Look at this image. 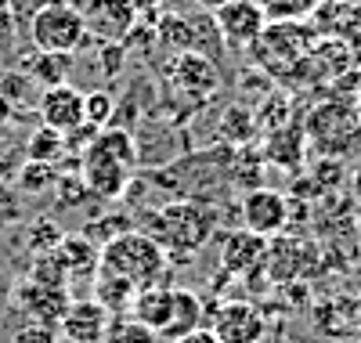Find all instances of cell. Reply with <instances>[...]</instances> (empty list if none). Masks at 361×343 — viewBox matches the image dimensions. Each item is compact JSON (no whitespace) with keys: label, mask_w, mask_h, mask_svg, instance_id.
Masks as SVG:
<instances>
[{"label":"cell","mask_w":361,"mask_h":343,"mask_svg":"<svg viewBox=\"0 0 361 343\" xmlns=\"http://www.w3.org/2000/svg\"><path fill=\"white\" fill-rule=\"evenodd\" d=\"M134 286L127 278H116V275H94V300L109 311V315H119V311H130V300H134Z\"/></svg>","instance_id":"obj_19"},{"label":"cell","mask_w":361,"mask_h":343,"mask_svg":"<svg viewBox=\"0 0 361 343\" xmlns=\"http://www.w3.org/2000/svg\"><path fill=\"white\" fill-rule=\"evenodd\" d=\"M354 231H357V242H361V217H357V221H354Z\"/></svg>","instance_id":"obj_33"},{"label":"cell","mask_w":361,"mask_h":343,"mask_svg":"<svg viewBox=\"0 0 361 343\" xmlns=\"http://www.w3.org/2000/svg\"><path fill=\"white\" fill-rule=\"evenodd\" d=\"M238 213H243V228L260 235V239H275L289 228V195L275 192V188H250L238 203Z\"/></svg>","instance_id":"obj_4"},{"label":"cell","mask_w":361,"mask_h":343,"mask_svg":"<svg viewBox=\"0 0 361 343\" xmlns=\"http://www.w3.org/2000/svg\"><path fill=\"white\" fill-rule=\"evenodd\" d=\"M98 271L127 278L134 289L148 286H166V249L152 242L145 231H123L98 246Z\"/></svg>","instance_id":"obj_1"},{"label":"cell","mask_w":361,"mask_h":343,"mask_svg":"<svg viewBox=\"0 0 361 343\" xmlns=\"http://www.w3.org/2000/svg\"><path fill=\"white\" fill-rule=\"evenodd\" d=\"M22 300H25V307L33 311V315H37L44 325H51V322H62L66 307H69L66 289H54V286H44V282H25Z\"/></svg>","instance_id":"obj_16"},{"label":"cell","mask_w":361,"mask_h":343,"mask_svg":"<svg viewBox=\"0 0 361 343\" xmlns=\"http://www.w3.org/2000/svg\"><path fill=\"white\" fill-rule=\"evenodd\" d=\"M105 339H112V343H156L159 336H156L152 329L137 325V322H119L116 329L109 325V336H105Z\"/></svg>","instance_id":"obj_25"},{"label":"cell","mask_w":361,"mask_h":343,"mask_svg":"<svg viewBox=\"0 0 361 343\" xmlns=\"http://www.w3.org/2000/svg\"><path fill=\"white\" fill-rule=\"evenodd\" d=\"M137 221L148 224L145 235L159 242L163 249H199L214 231V213L199 206L195 199H180V203H166L163 210L137 213Z\"/></svg>","instance_id":"obj_2"},{"label":"cell","mask_w":361,"mask_h":343,"mask_svg":"<svg viewBox=\"0 0 361 343\" xmlns=\"http://www.w3.org/2000/svg\"><path fill=\"white\" fill-rule=\"evenodd\" d=\"M195 329H202V300L192 289H173V315H170V325L159 336L173 343V339L188 336Z\"/></svg>","instance_id":"obj_15"},{"label":"cell","mask_w":361,"mask_h":343,"mask_svg":"<svg viewBox=\"0 0 361 343\" xmlns=\"http://www.w3.org/2000/svg\"><path fill=\"white\" fill-rule=\"evenodd\" d=\"M350 192H354V199L361 203V167L354 170V177H350Z\"/></svg>","instance_id":"obj_30"},{"label":"cell","mask_w":361,"mask_h":343,"mask_svg":"<svg viewBox=\"0 0 361 343\" xmlns=\"http://www.w3.org/2000/svg\"><path fill=\"white\" fill-rule=\"evenodd\" d=\"M170 315H173V289H170V286L137 289L134 300H130V322L152 329L156 336L170 325Z\"/></svg>","instance_id":"obj_13"},{"label":"cell","mask_w":361,"mask_h":343,"mask_svg":"<svg viewBox=\"0 0 361 343\" xmlns=\"http://www.w3.org/2000/svg\"><path fill=\"white\" fill-rule=\"evenodd\" d=\"M29 40L44 54H69L73 58L90 40V33H87L83 11H76L66 0H51L47 8H40L29 18Z\"/></svg>","instance_id":"obj_3"},{"label":"cell","mask_w":361,"mask_h":343,"mask_svg":"<svg viewBox=\"0 0 361 343\" xmlns=\"http://www.w3.org/2000/svg\"><path fill=\"white\" fill-rule=\"evenodd\" d=\"M311 264H318V249L307 242V239H293V235H275L267 239V257H264V267H267V278L279 286H293L296 278H304L311 271Z\"/></svg>","instance_id":"obj_5"},{"label":"cell","mask_w":361,"mask_h":343,"mask_svg":"<svg viewBox=\"0 0 361 343\" xmlns=\"http://www.w3.org/2000/svg\"><path fill=\"white\" fill-rule=\"evenodd\" d=\"M354 318H357V325H361V296L354 300Z\"/></svg>","instance_id":"obj_32"},{"label":"cell","mask_w":361,"mask_h":343,"mask_svg":"<svg viewBox=\"0 0 361 343\" xmlns=\"http://www.w3.org/2000/svg\"><path fill=\"white\" fill-rule=\"evenodd\" d=\"M66 343H69V339H66Z\"/></svg>","instance_id":"obj_35"},{"label":"cell","mask_w":361,"mask_h":343,"mask_svg":"<svg viewBox=\"0 0 361 343\" xmlns=\"http://www.w3.org/2000/svg\"><path fill=\"white\" fill-rule=\"evenodd\" d=\"M54 181H58V174H54L51 163H33V160H29L25 170H22V188L25 192H47Z\"/></svg>","instance_id":"obj_24"},{"label":"cell","mask_w":361,"mask_h":343,"mask_svg":"<svg viewBox=\"0 0 361 343\" xmlns=\"http://www.w3.org/2000/svg\"><path fill=\"white\" fill-rule=\"evenodd\" d=\"M116 116V102L109 90H90V95H83V123H90L94 131H105L109 123Z\"/></svg>","instance_id":"obj_23"},{"label":"cell","mask_w":361,"mask_h":343,"mask_svg":"<svg viewBox=\"0 0 361 343\" xmlns=\"http://www.w3.org/2000/svg\"><path fill=\"white\" fill-rule=\"evenodd\" d=\"M357 343H361V325H357Z\"/></svg>","instance_id":"obj_34"},{"label":"cell","mask_w":361,"mask_h":343,"mask_svg":"<svg viewBox=\"0 0 361 343\" xmlns=\"http://www.w3.org/2000/svg\"><path fill=\"white\" fill-rule=\"evenodd\" d=\"M69 148H66V134H58V131H51V127H40L33 138H29V145H25V160H33V163H58L66 155Z\"/></svg>","instance_id":"obj_21"},{"label":"cell","mask_w":361,"mask_h":343,"mask_svg":"<svg viewBox=\"0 0 361 343\" xmlns=\"http://www.w3.org/2000/svg\"><path fill=\"white\" fill-rule=\"evenodd\" d=\"M267 22H304L318 11L322 0H257Z\"/></svg>","instance_id":"obj_22"},{"label":"cell","mask_w":361,"mask_h":343,"mask_svg":"<svg viewBox=\"0 0 361 343\" xmlns=\"http://www.w3.org/2000/svg\"><path fill=\"white\" fill-rule=\"evenodd\" d=\"M15 343H54V339H51V329L47 325H37V329H22L15 336Z\"/></svg>","instance_id":"obj_28"},{"label":"cell","mask_w":361,"mask_h":343,"mask_svg":"<svg viewBox=\"0 0 361 343\" xmlns=\"http://www.w3.org/2000/svg\"><path fill=\"white\" fill-rule=\"evenodd\" d=\"M87 152H98V155H109V160H119V163H127V167H137V145H134L130 131H123V127L98 131L94 138H90Z\"/></svg>","instance_id":"obj_17"},{"label":"cell","mask_w":361,"mask_h":343,"mask_svg":"<svg viewBox=\"0 0 361 343\" xmlns=\"http://www.w3.org/2000/svg\"><path fill=\"white\" fill-rule=\"evenodd\" d=\"M83 22H87L90 37L119 40L134 25V0H90L83 11Z\"/></svg>","instance_id":"obj_11"},{"label":"cell","mask_w":361,"mask_h":343,"mask_svg":"<svg viewBox=\"0 0 361 343\" xmlns=\"http://www.w3.org/2000/svg\"><path fill=\"white\" fill-rule=\"evenodd\" d=\"M195 4H199V8H206V11H221V8L228 4V0H195Z\"/></svg>","instance_id":"obj_31"},{"label":"cell","mask_w":361,"mask_h":343,"mask_svg":"<svg viewBox=\"0 0 361 343\" xmlns=\"http://www.w3.org/2000/svg\"><path fill=\"white\" fill-rule=\"evenodd\" d=\"M264 155H267V163H275V167H282V170H296L300 163H304V134H300L296 127H293V131L279 127L275 134L267 138Z\"/></svg>","instance_id":"obj_18"},{"label":"cell","mask_w":361,"mask_h":343,"mask_svg":"<svg viewBox=\"0 0 361 343\" xmlns=\"http://www.w3.org/2000/svg\"><path fill=\"white\" fill-rule=\"evenodd\" d=\"M40 119L44 127L58 131V134H69L83 123V95L73 87V83H54V87H44L40 95Z\"/></svg>","instance_id":"obj_10"},{"label":"cell","mask_w":361,"mask_h":343,"mask_svg":"<svg viewBox=\"0 0 361 343\" xmlns=\"http://www.w3.org/2000/svg\"><path fill=\"white\" fill-rule=\"evenodd\" d=\"M83 188L87 192H94L98 199H119L127 192V184H130V170L127 163H119V160H109V155H98V152H87L83 148Z\"/></svg>","instance_id":"obj_9"},{"label":"cell","mask_w":361,"mask_h":343,"mask_svg":"<svg viewBox=\"0 0 361 343\" xmlns=\"http://www.w3.org/2000/svg\"><path fill=\"white\" fill-rule=\"evenodd\" d=\"M214 15H217V33L231 47H253L260 40V33L267 29V18H264L257 0H228Z\"/></svg>","instance_id":"obj_7"},{"label":"cell","mask_w":361,"mask_h":343,"mask_svg":"<svg viewBox=\"0 0 361 343\" xmlns=\"http://www.w3.org/2000/svg\"><path fill=\"white\" fill-rule=\"evenodd\" d=\"M173 83L188 95H209L217 87V69L214 61L195 54V51H185L177 61H173Z\"/></svg>","instance_id":"obj_14"},{"label":"cell","mask_w":361,"mask_h":343,"mask_svg":"<svg viewBox=\"0 0 361 343\" xmlns=\"http://www.w3.org/2000/svg\"><path fill=\"white\" fill-rule=\"evenodd\" d=\"M173 343H217V336H214V329H209V325H202V329L180 336V339H173Z\"/></svg>","instance_id":"obj_29"},{"label":"cell","mask_w":361,"mask_h":343,"mask_svg":"<svg viewBox=\"0 0 361 343\" xmlns=\"http://www.w3.org/2000/svg\"><path fill=\"white\" fill-rule=\"evenodd\" d=\"M209 329H214L217 343H264L267 322H264V311L257 303L231 300V303L217 307L214 325H209Z\"/></svg>","instance_id":"obj_6"},{"label":"cell","mask_w":361,"mask_h":343,"mask_svg":"<svg viewBox=\"0 0 361 343\" xmlns=\"http://www.w3.org/2000/svg\"><path fill=\"white\" fill-rule=\"evenodd\" d=\"M58 325H62V332H66L69 343H105L109 325H112V315L94 296H87V300H73Z\"/></svg>","instance_id":"obj_8"},{"label":"cell","mask_w":361,"mask_h":343,"mask_svg":"<svg viewBox=\"0 0 361 343\" xmlns=\"http://www.w3.org/2000/svg\"><path fill=\"white\" fill-rule=\"evenodd\" d=\"M66 66H69V54H44V51H33V58L25 61V76L37 80L44 87H54V83H66Z\"/></svg>","instance_id":"obj_20"},{"label":"cell","mask_w":361,"mask_h":343,"mask_svg":"<svg viewBox=\"0 0 361 343\" xmlns=\"http://www.w3.org/2000/svg\"><path fill=\"white\" fill-rule=\"evenodd\" d=\"M311 181H314V188L322 192V188H336V184H343V167L336 163V160H329V155H325V160L311 170Z\"/></svg>","instance_id":"obj_26"},{"label":"cell","mask_w":361,"mask_h":343,"mask_svg":"<svg viewBox=\"0 0 361 343\" xmlns=\"http://www.w3.org/2000/svg\"><path fill=\"white\" fill-rule=\"evenodd\" d=\"M267 257V239L253 235V231H231L221 246V264L228 275H257V267H264Z\"/></svg>","instance_id":"obj_12"},{"label":"cell","mask_w":361,"mask_h":343,"mask_svg":"<svg viewBox=\"0 0 361 343\" xmlns=\"http://www.w3.org/2000/svg\"><path fill=\"white\" fill-rule=\"evenodd\" d=\"M58 242H62V235H58V228H51V221H37V228H33V239H29V246L37 249H54Z\"/></svg>","instance_id":"obj_27"}]
</instances>
